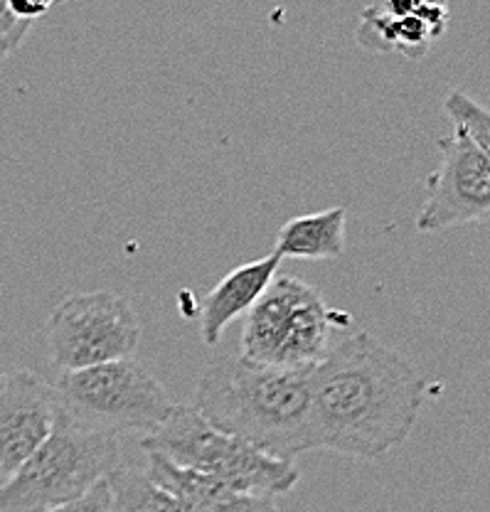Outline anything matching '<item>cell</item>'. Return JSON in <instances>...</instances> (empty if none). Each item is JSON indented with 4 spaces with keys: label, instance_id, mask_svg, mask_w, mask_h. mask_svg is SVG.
<instances>
[{
    "label": "cell",
    "instance_id": "4",
    "mask_svg": "<svg viewBox=\"0 0 490 512\" xmlns=\"http://www.w3.org/2000/svg\"><path fill=\"white\" fill-rule=\"evenodd\" d=\"M141 448L212 478L232 493L274 498L294 490L301 480L296 463L266 456L247 441L215 429L195 407L175 404L163 424L143 436Z\"/></svg>",
    "mask_w": 490,
    "mask_h": 512
},
{
    "label": "cell",
    "instance_id": "19",
    "mask_svg": "<svg viewBox=\"0 0 490 512\" xmlns=\"http://www.w3.org/2000/svg\"><path fill=\"white\" fill-rule=\"evenodd\" d=\"M62 3H67V0H57V5H62Z\"/></svg>",
    "mask_w": 490,
    "mask_h": 512
},
{
    "label": "cell",
    "instance_id": "9",
    "mask_svg": "<svg viewBox=\"0 0 490 512\" xmlns=\"http://www.w3.org/2000/svg\"><path fill=\"white\" fill-rule=\"evenodd\" d=\"M60 412L50 382L30 370H0V485L42 446Z\"/></svg>",
    "mask_w": 490,
    "mask_h": 512
},
{
    "label": "cell",
    "instance_id": "1",
    "mask_svg": "<svg viewBox=\"0 0 490 512\" xmlns=\"http://www.w3.org/2000/svg\"><path fill=\"white\" fill-rule=\"evenodd\" d=\"M321 448L353 458H380L412 434L429 384L375 335L340 340L311 370Z\"/></svg>",
    "mask_w": 490,
    "mask_h": 512
},
{
    "label": "cell",
    "instance_id": "17",
    "mask_svg": "<svg viewBox=\"0 0 490 512\" xmlns=\"http://www.w3.org/2000/svg\"><path fill=\"white\" fill-rule=\"evenodd\" d=\"M109 503H111V493H109V483L101 480V483L94 485L89 493H84L82 498L72 500V503L60 505V508H52L47 512H109Z\"/></svg>",
    "mask_w": 490,
    "mask_h": 512
},
{
    "label": "cell",
    "instance_id": "6",
    "mask_svg": "<svg viewBox=\"0 0 490 512\" xmlns=\"http://www.w3.org/2000/svg\"><path fill=\"white\" fill-rule=\"evenodd\" d=\"M52 387L65 412L116 436L121 431L151 434L175 407L156 375L133 357L62 372Z\"/></svg>",
    "mask_w": 490,
    "mask_h": 512
},
{
    "label": "cell",
    "instance_id": "14",
    "mask_svg": "<svg viewBox=\"0 0 490 512\" xmlns=\"http://www.w3.org/2000/svg\"><path fill=\"white\" fill-rule=\"evenodd\" d=\"M446 114L454 119V126L473 138L490 156V114L481 104L463 92H451L446 96Z\"/></svg>",
    "mask_w": 490,
    "mask_h": 512
},
{
    "label": "cell",
    "instance_id": "3",
    "mask_svg": "<svg viewBox=\"0 0 490 512\" xmlns=\"http://www.w3.org/2000/svg\"><path fill=\"white\" fill-rule=\"evenodd\" d=\"M119 466V436L62 409L50 436L0 485V512H47L82 498Z\"/></svg>",
    "mask_w": 490,
    "mask_h": 512
},
{
    "label": "cell",
    "instance_id": "12",
    "mask_svg": "<svg viewBox=\"0 0 490 512\" xmlns=\"http://www.w3.org/2000/svg\"><path fill=\"white\" fill-rule=\"evenodd\" d=\"M345 207L294 217L279 229L274 254L279 259H338L345 252Z\"/></svg>",
    "mask_w": 490,
    "mask_h": 512
},
{
    "label": "cell",
    "instance_id": "8",
    "mask_svg": "<svg viewBox=\"0 0 490 512\" xmlns=\"http://www.w3.org/2000/svg\"><path fill=\"white\" fill-rule=\"evenodd\" d=\"M439 168L426 180L419 232H441L490 217V156L468 133L454 126L439 138Z\"/></svg>",
    "mask_w": 490,
    "mask_h": 512
},
{
    "label": "cell",
    "instance_id": "16",
    "mask_svg": "<svg viewBox=\"0 0 490 512\" xmlns=\"http://www.w3.org/2000/svg\"><path fill=\"white\" fill-rule=\"evenodd\" d=\"M30 28H33V25L15 18V15L10 13L8 3L0 0V60L23 45V40L28 37Z\"/></svg>",
    "mask_w": 490,
    "mask_h": 512
},
{
    "label": "cell",
    "instance_id": "13",
    "mask_svg": "<svg viewBox=\"0 0 490 512\" xmlns=\"http://www.w3.org/2000/svg\"><path fill=\"white\" fill-rule=\"evenodd\" d=\"M106 483L111 493L109 512H183L178 500L153 483L146 468L116 466Z\"/></svg>",
    "mask_w": 490,
    "mask_h": 512
},
{
    "label": "cell",
    "instance_id": "15",
    "mask_svg": "<svg viewBox=\"0 0 490 512\" xmlns=\"http://www.w3.org/2000/svg\"><path fill=\"white\" fill-rule=\"evenodd\" d=\"M190 512H281L274 505V498H259V495L232 493V490H220L205 503L197 505Z\"/></svg>",
    "mask_w": 490,
    "mask_h": 512
},
{
    "label": "cell",
    "instance_id": "11",
    "mask_svg": "<svg viewBox=\"0 0 490 512\" xmlns=\"http://www.w3.org/2000/svg\"><path fill=\"white\" fill-rule=\"evenodd\" d=\"M281 259L274 252L264 259L249 261V264L232 269L210 293L200 311V330L205 345L220 343L222 333L232 320L252 311L254 303L262 298L274 276L279 274Z\"/></svg>",
    "mask_w": 490,
    "mask_h": 512
},
{
    "label": "cell",
    "instance_id": "2",
    "mask_svg": "<svg viewBox=\"0 0 490 512\" xmlns=\"http://www.w3.org/2000/svg\"><path fill=\"white\" fill-rule=\"evenodd\" d=\"M193 407L207 424L266 456L294 463L321 448L311 370H276L222 357L202 370Z\"/></svg>",
    "mask_w": 490,
    "mask_h": 512
},
{
    "label": "cell",
    "instance_id": "5",
    "mask_svg": "<svg viewBox=\"0 0 490 512\" xmlns=\"http://www.w3.org/2000/svg\"><path fill=\"white\" fill-rule=\"evenodd\" d=\"M348 323L333 313L306 281L276 274L249 311L242 330V360L276 370H313L330 350L335 325Z\"/></svg>",
    "mask_w": 490,
    "mask_h": 512
},
{
    "label": "cell",
    "instance_id": "10",
    "mask_svg": "<svg viewBox=\"0 0 490 512\" xmlns=\"http://www.w3.org/2000/svg\"><path fill=\"white\" fill-rule=\"evenodd\" d=\"M449 25L446 0H382L362 10L358 42L370 52H399L419 60Z\"/></svg>",
    "mask_w": 490,
    "mask_h": 512
},
{
    "label": "cell",
    "instance_id": "7",
    "mask_svg": "<svg viewBox=\"0 0 490 512\" xmlns=\"http://www.w3.org/2000/svg\"><path fill=\"white\" fill-rule=\"evenodd\" d=\"M50 362L60 372L129 360L141 343V323L129 298L111 291L72 293L45 325Z\"/></svg>",
    "mask_w": 490,
    "mask_h": 512
},
{
    "label": "cell",
    "instance_id": "18",
    "mask_svg": "<svg viewBox=\"0 0 490 512\" xmlns=\"http://www.w3.org/2000/svg\"><path fill=\"white\" fill-rule=\"evenodd\" d=\"M10 8V13L18 20H25V23L33 25L37 18L50 13L57 5V0H5Z\"/></svg>",
    "mask_w": 490,
    "mask_h": 512
}]
</instances>
